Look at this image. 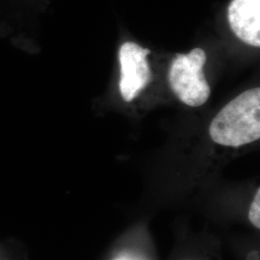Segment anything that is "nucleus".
<instances>
[{
  "instance_id": "nucleus-1",
  "label": "nucleus",
  "mask_w": 260,
  "mask_h": 260,
  "mask_svg": "<svg viewBox=\"0 0 260 260\" xmlns=\"http://www.w3.org/2000/svg\"><path fill=\"white\" fill-rule=\"evenodd\" d=\"M215 143L241 147L260 138V89L239 94L217 114L209 127Z\"/></svg>"
},
{
  "instance_id": "nucleus-3",
  "label": "nucleus",
  "mask_w": 260,
  "mask_h": 260,
  "mask_svg": "<svg viewBox=\"0 0 260 260\" xmlns=\"http://www.w3.org/2000/svg\"><path fill=\"white\" fill-rule=\"evenodd\" d=\"M149 49L136 43H124L119 51L121 65L120 91L123 101H133L150 81V70L147 56Z\"/></svg>"
},
{
  "instance_id": "nucleus-2",
  "label": "nucleus",
  "mask_w": 260,
  "mask_h": 260,
  "mask_svg": "<svg viewBox=\"0 0 260 260\" xmlns=\"http://www.w3.org/2000/svg\"><path fill=\"white\" fill-rule=\"evenodd\" d=\"M206 54L195 48L189 54H179L170 70V85L177 98L189 106L205 104L210 95V87L205 79L204 67Z\"/></svg>"
},
{
  "instance_id": "nucleus-5",
  "label": "nucleus",
  "mask_w": 260,
  "mask_h": 260,
  "mask_svg": "<svg viewBox=\"0 0 260 260\" xmlns=\"http://www.w3.org/2000/svg\"><path fill=\"white\" fill-rule=\"evenodd\" d=\"M249 219L256 229H260V189L258 188L254 199L251 203L250 211H249Z\"/></svg>"
},
{
  "instance_id": "nucleus-4",
  "label": "nucleus",
  "mask_w": 260,
  "mask_h": 260,
  "mask_svg": "<svg viewBox=\"0 0 260 260\" xmlns=\"http://www.w3.org/2000/svg\"><path fill=\"white\" fill-rule=\"evenodd\" d=\"M228 19L237 37L252 47H260V0H233Z\"/></svg>"
}]
</instances>
